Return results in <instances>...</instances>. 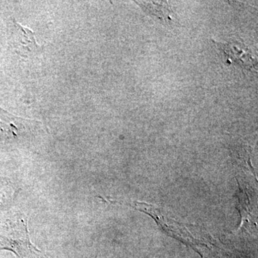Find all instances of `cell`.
<instances>
[{
	"label": "cell",
	"mask_w": 258,
	"mask_h": 258,
	"mask_svg": "<svg viewBox=\"0 0 258 258\" xmlns=\"http://www.w3.org/2000/svg\"><path fill=\"white\" fill-rule=\"evenodd\" d=\"M13 32V47L19 55L27 57L41 51L42 47L37 44L35 32L25 28L14 20Z\"/></svg>",
	"instance_id": "3957f363"
},
{
	"label": "cell",
	"mask_w": 258,
	"mask_h": 258,
	"mask_svg": "<svg viewBox=\"0 0 258 258\" xmlns=\"http://www.w3.org/2000/svg\"><path fill=\"white\" fill-rule=\"evenodd\" d=\"M137 4L140 5L144 10H147L149 13L155 15L161 20H166V21L171 20V10H169L170 8L166 7L165 4H156L154 2L151 3L149 2L147 3L141 2Z\"/></svg>",
	"instance_id": "277c9868"
},
{
	"label": "cell",
	"mask_w": 258,
	"mask_h": 258,
	"mask_svg": "<svg viewBox=\"0 0 258 258\" xmlns=\"http://www.w3.org/2000/svg\"><path fill=\"white\" fill-rule=\"evenodd\" d=\"M7 235H0V249L11 251L20 258H35L41 251L32 243L26 220L18 221Z\"/></svg>",
	"instance_id": "6da1fadb"
},
{
	"label": "cell",
	"mask_w": 258,
	"mask_h": 258,
	"mask_svg": "<svg viewBox=\"0 0 258 258\" xmlns=\"http://www.w3.org/2000/svg\"><path fill=\"white\" fill-rule=\"evenodd\" d=\"M215 42L225 54L227 62L237 64L247 71H257V58L245 45L235 41Z\"/></svg>",
	"instance_id": "7a4b0ae2"
}]
</instances>
